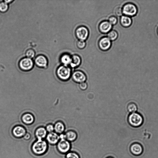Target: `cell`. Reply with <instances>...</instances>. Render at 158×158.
<instances>
[{"label":"cell","instance_id":"obj_5","mask_svg":"<svg viewBox=\"0 0 158 158\" xmlns=\"http://www.w3.org/2000/svg\"><path fill=\"white\" fill-rule=\"evenodd\" d=\"M57 148L58 151L62 154H65L70 149V143L66 139H61L58 143Z\"/></svg>","mask_w":158,"mask_h":158},{"label":"cell","instance_id":"obj_33","mask_svg":"<svg viewBox=\"0 0 158 158\" xmlns=\"http://www.w3.org/2000/svg\"><path fill=\"white\" fill-rule=\"evenodd\" d=\"M4 1L5 3L7 4H10L12 2L14 1Z\"/></svg>","mask_w":158,"mask_h":158},{"label":"cell","instance_id":"obj_6","mask_svg":"<svg viewBox=\"0 0 158 158\" xmlns=\"http://www.w3.org/2000/svg\"><path fill=\"white\" fill-rule=\"evenodd\" d=\"M71 77L74 82L80 83L85 82L87 80L86 74L80 70H76L72 73Z\"/></svg>","mask_w":158,"mask_h":158},{"label":"cell","instance_id":"obj_14","mask_svg":"<svg viewBox=\"0 0 158 158\" xmlns=\"http://www.w3.org/2000/svg\"><path fill=\"white\" fill-rule=\"evenodd\" d=\"M112 25L108 22L104 21L102 22L99 26L100 31L102 33H107L112 29Z\"/></svg>","mask_w":158,"mask_h":158},{"label":"cell","instance_id":"obj_16","mask_svg":"<svg viewBox=\"0 0 158 158\" xmlns=\"http://www.w3.org/2000/svg\"><path fill=\"white\" fill-rule=\"evenodd\" d=\"M47 131L43 127H40L37 128L35 132V136L38 139H43L47 136Z\"/></svg>","mask_w":158,"mask_h":158},{"label":"cell","instance_id":"obj_2","mask_svg":"<svg viewBox=\"0 0 158 158\" xmlns=\"http://www.w3.org/2000/svg\"><path fill=\"white\" fill-rule=\"evenodd\" d=\"M56 73L58 79L64 82L68 80L71 77L72 74L70 68L63 65L58 67Z\"/></svg>","mask_w":158,"mask_h":158},{"label":"cell","instance_id":"obj_20","mask_svg":"<svg viewBox=\"0 0 158 158\" xmlns=\"http://www.w3.org/2000/svg\"><path fill=\"white\" fill-rule=\"evenodd\" d=\"M60 61L63 65L68 66L71 62V57L68 54H63L60 58Z\"/></svg>","mask_w":158,"mask_h":158},{"label":"cell","instance_id":"obj_34","mask_svg":"<svg viewBox=\"0 0 158 158\" xmlns=\"http://www.w3.org/2000/svg\"><path fill=\"white\" fill-rule=\"evenodd\" d=\"M107 158H113L112 157H107Z\"/></svg>","mask_w":158,"mask_h":158},{"label":"cell","instance_id":"obj_21","mask_svg":"<svg viewBox=\"0 0 158 158\" xmlns=\"http://www.w3.org/2000/svg\"><path fill=\"white\" fill-rule=\"evenodd\" d=\"M132 23L131 19L127 16H122L120 19V23L125 27H128L131 25Z\"/></svg>","mask_w":158,"mask_h":158},{"label":"cell","instance_id":"obj_25","mask_svg":"<svg viewBox=\"0 0 158 158\" xmlns=\"http://www.w3.org/2000/svg\"><path fill=\"white\" fill-rule=\"evenodd\" d=\"M8 5L4 1L0 3V12L1 13H5L8 10Z\"/></svg>","mask_w":158,"mask_h":158},{"label":"cell","instance_id":"obj_8","mask_svg":"<svg viewBox=\"0 0 158 158\" xmlns=\"http://www.w3.org/2000/svg\"><path fill=\"white\" fill-rule=\"evenodd\" d=\"M123 13L129 16H133L136 15L137 10L136 6L132 4H127L125 5L122 9Z\"/></svg>","mask_w":158,"mask_h":158},{"label":"cell","instance_id":"obj_13","mask_svg":"<svg viewBox=\"0 0 158 158\" xmlns=\"http://www.w3.org/2000/svg\"><path fill=\"white\" fill-rule=\"evenodd\" d=\"M46 140L51 145H54L58 143L60 139L59 136L55 132L49 133L46 136Z\"/></svg>","mask_w":158,"mask_h":158},{"label":"cell","instance_id":"obj_12","mask_svg":"<svg viewBox=\"0 0 158 158\" xmlns=\"http://www.w3.org/2000/svg\"><path fill=\"white\" fill-rule=\"evenodd\" d=\"M99 45L101 50L106 51L108 50L110 48L111 42V40L107 37H104L99 40Z\"/></svg>","mask_w":158,"mask_h":158},{"label":"cell","instance_id":"obj_7","mask_svg":"<svg viewBox=\"0 0 158 158\" xmlns=\"http://www.w3.org/2000/svg\"><path fill=\"white\" fill-rule=\"evenodd\" d=\"M76 34L77 38L80 40L84 41L88 38L89 32L86 27L82 26L77 28Z\"/></svg>","mask_w":158,"mask_h":158},{"label":"cell","instance_id":"obj_22","mask_svg":"<svg viewBox=\"0 0 158 158\" xmlns=\"http://www.w3.org/2000/svg\"><path fill=\"white\" fill-rule=\"evenodd\" d=\"M137 109V106L134 103H131L128 104L127 106V110L130 113H135Z\"/></svg>","mask_w":158,"mask_h":158},{"label":"cell","instance_id":"obj_3","mask_svg":"<svg viewBox=\"0 0 158 158\" xmlns=\"http://www.w3.org/2000/svg\"><path fill=\"white\" fill-rule=\"evenodd\" d=\"M128 122L130 125L132 126L138 127L143 124V118L140 114L134 113L129 115L128 118Z\"/></svg>","mask_w":158,"mask_h":158},{"label":"cell","instance_id":"obj_29","mask_svg":"<svg viewBox=\"0 0 158 158\" xmlns=\"http://www.w3.org/2000/svg\"><path fill=\"white\" fill-rule=\"evenodd\" d=\"M46 131L49 133L53 132L54 131V126L52 124H49L46 126Z\"/></svg>","mask_w":158,"mask_h":158},{"label":"cell","instance_id":"obj_1","mask_svg":"<svg viewBox=\"0 0 158 158\" xmlns=\"http://www.w3.org/2000/svg\"><path fill=\"white\" fill-rule=\"evenodd\" d=\"M47 148V142L42 139H38L33 144L32 150L34 154L37 155H41L46 152Z\"/></svg>","mask_w":158,"mask_h":158},{"label":"cell","instance_id":"obj_26","mask_svg":"<svg viewBox=\"0 0 158 158\" xmlns=\"http://www.w3.org/2000/svg\"><path fill=\"white\" fill-rule=\"evenodd\" d=\"M66 158H80L79 155L76 153L71 152L68 153Z\"/></svg>","mask_w":158,"mask_h":158},{"label":"cell","instance_id":"obj_18","mask_svg":"<svg viewBox=\"0 0 158 158\" xmlns=\"http://www.w3.org/2000/svg\"><path fill=\"white\" fill-rule=\"evenodd\" d=\"M81 62V59L79 56L74 55L71 57V62L70 65L72 68H76L80 65Z\"/></svg>","mask_w":158,"mask_h":158},{"label":"cell","instance_id":"obj_30","mask_svg":"<svg viewBox=\"0 0 158 158\" xmlns=\"http://www.w3.org/2000/svg\"><path fill=\"white\" fill-rule=\"evenodd\" d=\"M79 88L82 90H85L88 88V85L86 82L79 83Z\"/></svg>","mask_w":158,"mask_h":158},{"label":"cell","instance_id":"obj_15","mask_svg":"<svg viewBox=\"0 0 158 158\" xmlns=\"http://www.w3.org/2000/svg\"><path fill=\"white\" fill-rule=\"evenodd\" d=\"M22 120L24 124L27 125H30L34 122L35 118L32 114L26 113L22 116Z\"/></svg>","mask_w":158,"mask_h":158},{"label":"cell","instance_id":"obj_32","mask_svg":"<svg viewBox=\"0 0 158 158\" xmlns=\"http://www.w3.org/2000/svg\"><path fill=\"white\" fill-rule=\"evenodd\" d=\"M31 137L30 134L29 133H26L23 137L24 139L26 140H28Z\"/></svg>","mask_w":158,"mask_h":158},{"label":"cell","instance_id":"obj_35","mask_svg":"<svg viewBox=\"0 0 158 158\" xmlns=\"http://www.w3.org/2000/svg\"><path fill=\"white\" fill-rule=\"evenodd\" d=\"M157 32H158V30H157Z\"/></svg>","mask_w":158,"mask_h":158},{"label":"cell","instance_id":"obj_11","mask_svg":"<svg viewBox=\"0 0 158 158\" xmlns=\"http://www.w3.org/2000/svg\"><path fill=\"white\" fill-rule=\"evenodd\" d=\"M13 135L17 138L23 137L26 134L25 128L23 126L17 125L14 127L12 130Z\"/></svg>","mask_w":158,"mask_h":158},{"label":"cell","instance_id":"obj_9","mask_svg":"<svg viewBox=\"0 0 158 158\" xmlns=\"http://www.w3.org/2000/svg\"><path fill=\"white\" fill-rule=\"evenodd\" d=\"M34 63L36 66L42 68L46 69L48 65V59L44 55H38L34 60Z\"/></svg>","mask_w":158,"mask_h":158},{"label":"cell","instance_id":"obj_27","mask_svg":"<svg viewBox=\"0 0 158 158\" xmlns=\"http://www.w3.org/2000/svg\"><path fill=\"white\" fill-rule=\"evenodd\" d=\"M77 45L78 48L80 49L84 48L86 45V43L85 41L79 40L77 43Z\"/></svg>","mask_w":158,"mask_h":158},{"label":"cell","instance_id":"obj_4","mask_svg":"<svg viewBox=\"0 0 158 158\" xmlns=\"http://www.w3.org/2000/svg\"><path fill=\"white\" fill-rule=\"evenodd\" d=\"M34 63L32 59L27 57L22 59L19 63V66L22 71L28 72L32 69Z\"/></svg>","mask_w":158,"mask_h":158},{"label":"cell","instance_id":"obj_23","mask_svg":"<svg viewBox=\"0 0 158 158\" xmlns=\"http://www.w3.org/2000/svg\"><path fill=\"white\" fill-rule=\"evenodd\" d=\"M108 38L111 41H114L117 39L118 34L116 31L112 30L108 33Z\"/></svg>","mask_w":158,"mask_h":158},{"label":"cell","instance_id":"obj_31","mask_svg":"<svg viewBox=\"0 0 158 158\" xmlns=\"http://www.w3.org/2000/svg\"><path fill=\"white\" fill-rule=\"evenodd\" d=\"M115 13L118 16H122L123 14L122 9L120 7H118L116 8Z\"/></svg>","mask_w":158,"mask_h":158},{"label":"cell","instance_id":"obj_17","mask_svg":"<svg viewBox=\"0 0 158 158\" xmlns=\"http://www.w3.org/2000/svg\"><path fill=\"white\" fill-rule=\"evenodd\" d=\"M54 131L57 134H61L65 131V126L64 124L61 121L57 122L55 124Z\"/></svg>","mask_w":158,"mask_h":158},{"label":"cell","instance_id":"obj_10","mask_svg":"<svg viewBox=\"0 0 158 158\" xmlns=\"http://www.w3.org/2000/svg\"><path fill=\"white\" fill-rule=\"evenodd\" d=\"M130 151L133 155L139 156L142 154L144 149L142 145L141 144L135 142L131 145L130 147Z\"/></svg>","mask_w":158,"mask_h":158},{"label":"cell","instance_id":"obj_19","mask_svg":"<svg viewBox=\"0 0 158 158\" xmlns=\"http://www.w3.org/2000/svg\"><path fill=\"white\" fill-rule=\"evenodd\" d=\"M66 139L69 142H72L76 140L77 137V134L76 132L70 130L68 131L65 134Z\"/></svg>","mask_w":158,"mask_h":158},{"label":"cell","instance_id":"obj_24","mask_svg":"<svg viewBox=\"0 0 158 158\" xmlns=\"http://www.w3.org/2000/svg\"><path fill=\"white\" fill-rule=\"evenodd\" d=\"M26 57L32 59L33 58L35 55V52L34 50L32 49L27 50L25 52Z\"/></svg>","mask_w":158,"mask_h":158},{"label":"cell","instance_id":"obj_28","mask_svg":"<svg viewBox=\"0 0 158 158\" xmlns=\"http://www.w3.org/2000/svg\"><path fill=\"white\" fill-rule=\"evenodd\" d=\"M109 22L112 25L116 24L117 22V18L114 16H111L109 19Z\"/></svg>","mask_w":158,"mask_h":158}]
</instances>
